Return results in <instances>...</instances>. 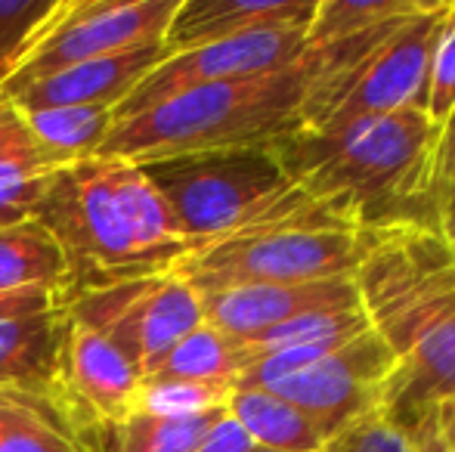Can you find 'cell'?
<instances>
[{
	"instance_id": "6da1fadb",
	"label": "cell",
	"mask_w": 455,
	"mask_h": 452,
	"mask_svg": "<svg viewBox=\"0 0 455 452\" xmlns=\"http://www.w3.org/2000/svg\"><path fill=\"white\" fill-rule=\"evenodd\" d=\"M354 282L371 332L396 360L378 416L412 443L455 397V245L427 224L371 226Z\"/></svg>"
},
{
	"instance_id": "7a4b0ae2",
	"label": "cell",
	"mask_w": 455,
	"mask_h": 452,
	"mask_svg": "<svg viewBox=\"0 0 455 452\" xmlns=\"http://www.w3.org/2000/svg\"><path fill=\"white\" fill-rule=\"evenodd\" d=\"M403 19L384 22L356 37L316 44L307 50L304 59L279 72L192 87L131 118L115 121L100 155L140 164L186 152L270 149L279 139L304 131L307 106L323 81L363 59Z\"/></svg>"
},
{
	"instance_id": "3957f363",
	"label": "cell",
	"mask_w": 455,
	"mask_h": 452,
	"mask_svg": "<svg viewBox=\"0 0 455 452\" xmlns=\"http://www.w3.org/2000/svg\"><path fill=\"white\" fill-rule=\"evenodd\" d=\"M35 220L66 258L60 307L87 291L174 270L189 254L168 205L137 162L96 155L50 177Z\"/></svg>"
},
{
	"instance_id": "277c9868",
	"label": "cell",
	"mask_w": 455,
	"mask_h": 452,
	"mask_svg": "<svg viewBox=\"0 0 455 452\" xmlns=\"http://www.w3.org/2000/svg\"><path fill=\"white\" fill-rule=\"evenodd\" d=\"M440 127L425 109L363 118L338 131H298L270 149L285 177L350 224H427Z\"/></svg>"
},
{
	"instance_id": "5b68a950",
	"label": "cell",
	"mask_w": 455,
	"mask_h": 452,
	"mask_svg": "<svg viewBox=\"0 0 455 452\" xmlns=\"http://www.w3.org/2000/svg\"><path fill=\"white\" fill-rule=\"evenodd\" d=\"M365 229L335 218L319 202L192 248L174 266L198 295L233 285H288L354 276Z\"/></svg>"
},
{
	"instance_id": "8992f818",
	"label": "cell",
	"mask_w": 455,
	"mask_h": 452,
	"mask_svg": "<svg viewBox=\"0 0 455 452\" xmlns=\"http://www.w3.org/2000/svg\"><path fill=\"white\" fill-rule=\"evenodd\" d=\"M192 248L310 205L273 149H214L140 162Z\"/></svg>"
},
{
	"instance_id": "52a82bcc",
	"label": "cell",
	"mask_w": 455,
	"mask_h": 452,
	"mask_svg": "<svg viewBox=\"0 0 455 452\" xmlns=\"http://www.w3.org/2000/svg\"><path fill=\"white\" fill-rule=\"evenodd\" d=\"M446 0H425L363 59L323 81L307 106V131H338L378 115L425 109L427 56Z\"/></svg>"
},
{
	"instance_id": "ba28073f",
	"label": "cell",
	"mask_w": 455,
	"mask_h": 452,
	"mask_svg": "<svg viewBox=\"0 0 455 452\" xmlns=\"http://www.w3.org/2000/svg\"><path fill=\"white\" fill-rule=\"evenodd\" d=\"M180 0H56L0 93L102 56L158 44Z\"/></svg>"
},
{
	"instance_id": "9c48e42d",
	"label": "cell",
	"mask_w": 455,
	"mask_h": 452,
	"mask_svg": "<svg viewBox=\"0 0 455 452\" xmlns=\"http://www.w3.org/2000/svg\"><path fill=\"white\" fill-rule=\"evenodd\" d=\"M62 310L75 322L118 344L140 372L204 322L202 295L174 270L87 291Z\"/></svg>"
},
{
	"instance_id": "30bf717a",
	"label": "cell",
	"mask_w": 455,
	"mask_h": 452,
	"mask_svg": "<svg viewBox=\"0 0 455 452\" xmlns=\"http://www.w3.org/2000/svg\"><path fill=\"white\" fill-rule=\"evenodd\" d=\"M394 353L369 326L335 353L275 381L267 391L279 393L300 412H307L325 440H331L354 422L381 409L384 387L394 375Z\"/></svg>"
},
{
	"instance_id": "8fae6325",
	"label": "cell",
	"mask_w": 455,
	"mask_h": 452,
	"mask_svg": "<svg viewBox=\"0 0 455 452\" xmlns=\"http://www.w3.org/2000/svg\"><path fill=\"white\" fill-rule=\"evenodd\" d=\"M140 381L143 372L118 344L66 313L56 356V406L87 447L93 449L102 428L131 416Z\"/></svg>"
},
{
	"instance_id": "7c38bea8",
	"label": "cell",
	"mask_w": 455,
	"mask_h": 452,
	"mask_svg": "<svg viewBox=\"0 0 455 452\" xmlns=\"http://www.w3.org/2000/svg\"><path fill=\"white\" fill-rule=\"evenodd\" d=\"M307 50H310L307 25L251 31V35L229 37V41L183 50V53L168 56L162 66L146 75L143 84L115 109V121L131 118V115L149 109L156 103H164V99L192 91V87L279 72V68H288L298 59H304Z\"/></svg>"
},
{
	"instance_id": "4fadbf2b",
	"label": "cell",
	"mask_w": 455,
	"mask_h": 452,
	"mask_svg": "<svg viewBox=\"0 0 455 452\" xmlns=\"http://www.w3.org/2000/svg\"><path fill=\"white\" fill-rule=\"evenodd\" d=\"M356 301H360V295H356L354 276L288 285H233V289L202 295L204 322L235 341H251L282 326V322L313 313V310L341 307V304Z\"/></svg>"
},
{
	"instance_id": "5bb4252c",
	"label": "cell",
	"mask_w": 455,
	"mask_h": 452,
	"mask_svg": "<svg viewBox=\"0 0 455 452\" xmlns=\"http://www.w3.org/2000/svg\"><path fill=\"white\" fill-rule=\"evenodd\" d=\"M168 56V44H146L124 53L102 56V59L81 62V66L62 68L47 78H37L25 87L4 93L19 112L37 109H62V106H100V109H118L133 91L146 81L152 68L162 66Z\"/></svg>"
},
{
	"instance_id": "9a60e30c",
	"label": "cell",
	"mask_w": 455,
	"mask_h": 452,
	"mask_svg": "<svg viewBox=\"0 0 455 452\" xmlns=\"http://www.w3.org/2000/svg\"><path fill=\"white\" fill-rule=\"evenodd\" d=\"M316 0H180L168 25L171 53L270 28L310 25Z\"/></svg>"
},
{
	"instance_id": "2e32d148",
	"label": "cell",
	"mask_w": 455,
	"mask_h": 452,
	"mask_svg": "<svg viewBox=\"0 0 455 452\" xmlns=\"http://www.w3.org/2000/svg\"><path fill=\"white\" fill-rule=\"evenodd\" d=\"M60 162L37 143L25 115L0 93V226L31 220Z\"/></svg>"
},
{
	"instance_id": "e0dca14e",
	"label": "cell",
	"mask_w": 455,
	"mask_h": 452,
	"mask_svg": "<svg viewBox=\"0 0 455 452\" xmlns=\"http://www.w3.org/2000/svg\"><path fill=\"white\" fill-rule=\"evenodd\" d=\"M66 310L0 320V387L28 391L56 403V356Z\"/></svg>"
},
{
	"instance_id": "ac0fdd59",
	"label": "cell",
	"mask_w": 455,
	"mask_h": 452,
	"mask_svg": "<svg viewBox=\"0 0 455 452\" xmlns=\"http://www.w3.org/2000/svg\"><path fill=\"white\" fill-rule=\"evenodd\" d=\"M227 412L254 447L279 452H319L325 447L316 422L267 387H233Z\"/></svg>"
},
{
	"instance_id": "d6986e66",
	"label": "cell",
	"mask_w": 455,
	"mask_h": 452,
	"mask_svg": "<svg viewBox=\"0 0 455 452\" xmlns=\"http://www.w3.org/2000/svg\"><path fill=\"white\" fill-rule=\"evenodd\" d=\"M251 362L245 341L223 335L220 329L202 326L177 341L162 360H156L143 372L149 381H198V385H227L235 387L242 372Z\"/></svg>"
},
{
	"instance_id": "ffe728a7",
	"label": "cell",
	"mask_w": 455,
	"mask_h": 452,
	"mask_svg": "<svg viewBox=\"0 0 455 452\" xmlns=\"http://www.w3.org/2000/svg\"><path fill=\"white\" fill-rule=\"evenodd\" d=\"M41 289L62 301L66 291V258L41 220L0 226V291Z\"/></svg>"
},
{
	"instance_id": "44dd1931",
	"label": "cell",
	"mask_w": 455,
	"mask_h": 452,
	"mask_svg": "<svg viewBox=\"0 0 455 452\" xmlns=\"http://www.w3.org/2000/svg\"><path fill=\"white\" fill-rule=\"evenodd\" d=\"M227 409L198 416H152L137 412L96 434L93 452H192Z\"/></svg>"
},
{
	"instance_id": "7402d4cb",
	"label": "cell",
	"mask_w": 455,
	"mask_h": 452,
	"mask_svg": "<svg viewBox=\"0 0 455 452\" xmlns=\"http://www.w3.org/2000/svg\"><path fill=\"white\" fill-rule=\"evenodd\" d=\"M22 115L37 143L60 162V168L96 158L115 127V112L100 106H62Z\"/></svg>"
},
{
	"instance_id": "603a6c76",
	"label": "cell",
	"mask_w": 455,
	"mask_h": 452,
	"mask_svg": "<svg viewBox=\"0 0 455 452\" xmlns=\"http://www.w3.org/2000/svg\"><path fill=\"white\" fill-rule=\"evenodd\" d=\"M425 0H316V10L307 25V44L344 41L384 22H394L415 12Z\"/></svg>"
},
{
	"instance_id": "cb8c5ba5",
	"label": "cell",
	"mask_w": 455,
	"mask_h": 452,
	"mask_svg": "<svg viewBox=\"0 0 455 452\" xmlns=\"http://www.w3.org/2000/svg\"><path fill=\"white\" fill-rule=\"evenodd\" d=\"M0 452H93L72 431L60 406L22 412L0 431Z\"/></svg>"
},
{
	"instance_id": "d4e9b609",
	"label": "cell",
	"mask_w": 455,
	"mask_h": 452,
	"mask_svg": "<svg viewBox=\"0 0 455 452\" xmlns=\"http://www.w3.org/2000/svg\"><path fill=\"white\" fill-rule=\"evenodd\" d=\"M233 387L227 385H198V381H140L137 412L152 416H198V412L227 409Z\"/></svg>"
},
{
	"instance_id": "484cf974",
	"label": "cell",
	"mask_w": 455,
	"mask_h": 452,
	"mask_svg": "<svg viewBox=\"0 0 455 452\" xmlns=\"http://www.w3.org/2000/svg\"><path fill=\"white\" fill-rule=\"evenodd\" d=\"M425 112L437 127L455 112V0H446V10L431 41Z\"/></svg>"
},
{
	"instance_id": "4316f807",
	"label": "cell",
	"mask_w": 455,
	"mask_h": 452,
	"mask_svg": "<svg viewBox=\"0 0 455 452\" xmlns=\"http://www.w3.org/2000/svg\"><path fill=\"white\" fill-rule=\"evenodd\" d=\"M53 6L56 0H0V87L16 72L25 47Z\"/></svg>"
},
{
	"instance_id": "83f0119b",
	"label": "cell",
	"mask_w": 455,
	"mask_h": 452,
	"mask_svg": "<svg viewBox=\"0 0 455 452\" xmlns=\"http://www.w3.org/2000/svg\"><path fill=\"white\" fill-rule=\"evenodd\" d=\"M431 218L434 226L455 245V112L440 124L431 174Z\"/></svg>"
},
{
	"instance_id": "f1b7e54d",
	"label": "cell",
	"mask_w": 455,
	"mask_h": 452,
	"mask_svg": "<svg viewBox=\"0 0 455 452\" xmlns=\"http://www.w3.org/2000/svg\"><path fill=\"white\" fill-rule=\"evenodd\" d=\"M319 452H409V443L378 412H371L350 428H344L341 434H335L331 440H325Z\"/></svg>"
},
{
	"instance_id": "f546056e",
	"label": "cell",
	"mask_w": 455,
	"mask_h": 452,
	"mask_svg": "<svg viewBox=\"0 0 455 452\" xmlns=\"http://www.w3.org/2000/svg\"><path fill=\"white\" fill-rule=\"evenodd\" d=\"M251 449H254L251 437L229 418V412H223L214 428L202 437V443L192 452H251Z\"/></svg>"
},
{
	"instance_id": "4dcf8cb0",
	"label": "cell",
	"mask_w": 455,
	"mask_h": 452,
	"mask_svg": "<svg viewBox=\"0 0 455 452\" xmlns=\"http://www.w3.org/2000/svg\"><path fill=\"white\" fill-rule=\"evenodd\" d=\"M47 310H60L56 297L41 289H25V291H0V320L6 316H37Z\"/></svg>"
},
{
	"instance_id": "1f68e13d",
	"label": "cell",
	"mask_w": 455,
	"mask_h": 452,
	"mask_svg": "<svg viewBox=\"0 0 455 452\" xmlns=\"http://www.w3.org/2000/svg\"><path fill=\"white\" fill-rule=\"evenodd\" d=\"M44 406H56L50 397H37V393H28V391H10V387H0V431L19 418L22 412H31V409H44Z\"/></svg>"
},
{
	"instance_id": "d6a6232c",
	"label": "cell",
	"mask_w": 455,
	"mask_h": 452,
	"mask_svg": "<svg viewBox=\"0 0 455 452\" xmlns=\"http://www.w3.org/2000/svg\"><path fill=\"white\" fill-rule=\"evenodd\" d=\"M434 434L440 437L446 449L455 452V397L443 400V403L434 409Z\"/></svg>"
},
{
	"instance_id": "836d02e7",
	"label": "cell",
	"mask_w": 455,
	"mask_h": 452,
	"mask_svg": "<svg viewBox=\"0 0 455 452\" xmlns=\"http://www.w3.org/2000/svg\"><path fill=\"white\" fill-rule=\"evenodd\" d=\"M409 452H450L440 443V437L434 434V431H427V434H421L419 440L409 443Z\"/></svg>"
},
{
	"instance_id": "e575fe53",
	"label": "cell",
	"mask_w": 455,
	"mask_h": 452,
	"mask_svg": "<svg viewBox=\"0 0 455 452\" xmlns=\"http://www.w3.org/2000/svg\"><path fill=\"white\" fill-rule=\"evenodd\" d=\"M251 452H279V449H264V447H254Z\"/></svg>"
}]
</instances>
